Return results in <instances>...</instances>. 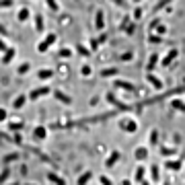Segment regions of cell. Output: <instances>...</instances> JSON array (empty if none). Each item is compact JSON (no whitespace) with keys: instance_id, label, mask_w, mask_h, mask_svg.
Listing matches in <instances>:
<instances>
[{"instance_id":"cell-1","label":"cell","mask_w":185,"mask_h":185,"mask_svg":"<svg viewBox=\"0 0 185 185\" xmlns=\"http://www.w3.org/2000/svg\"><path fill=\"white\" fill-rule=\"evenodd\" d=\"M52 87H48V84H43V87H37V89H33L31 93H29V99L31 101H37V99H41V97H45V95H52Z\"/></svg>"},{"instance_id":"cell-2","label":"cell","mask_w":185,"mask_h":185,"mask_svg":"<svg viewBox=\"0 0 185 185\" xmlns=\"http://www.w3.org/2000/svg\"><path fill=\"white\" fill-rule=\"evenodd\" d=\"M56 39H58V35L56 33H49V35H45V39H41L39 41V45H37V52L39 54H43V52H48L52 45L56 43Z\"/></svg>"},{"instance_id":"cell-3","label":"cell","mask_w":185,"mask_h":185,"mask_svg":"<svg viewBox=\"0 0 185 185\" xmlns=\"http://www.w3.org/2000/svg\"><path fill=\"white\" fill-rule=\"evenodd\" d=\"M52 95H54L60 103H64V105H72V97L66 95L64 91H52Z\"/></svg>"},{"instance_id":"cell-4","label":"cell","mask_w":185,"mask_h":185,"mask_svg":"<svg viewBox=\"0 0 185 185\" xmlns=\"http://www.w3.org/2000/svg\"><path fill=\"white\" fill-rule=\"evenodd\" d=\"M45 136H48V130H45L43 125H37V128L33 130V138L37 140V142H39V140H45Z\"/></svg>"},{"instance_id":"cell-5","label":"cell","mask_w":185,"mask_h":185,"mask_svg":"<svg viewBox=\"0 0 185 185\" xmlns=\"http://www.w3.org/2000/svg\"><path fill=\"white\" fill-rule=\"evenodd\" d=\"M54 74H56V72L52 68H41L39 72H37V78H39V80H49Z\"/></svg>"},{"instance_id":"cell-6","label":"cell","mask_w":185,"mask_h":185,"mask_svg":"<svg viewBox=\"0 0 185 185\" xmlns=\"http://www.w3.org/2000/svg\"><path fill=\"white\" fill-rule=\"evenodd\" d=\"M14 56H17V49L8 48L6 52H4V56H2V64H10V62L14 60Z\"/></svg>"},{"instance_id":"cell-7","label":"cell","mask_w":185,"mask_h":185,"mask_svg":"<svg viewBox=\"0 0 185 185\" xmlns=\"http://www.w3.org/2000/svg\"><path fill=\"white\" fill-rule=\"evenodd\" d=\"M48 179L52 181L54 185H66V181H64V177H60L58 173H54V171H49L48 173Z\"/></svg>"},{"instance_id":"cell-8","label":"cell","mask_w":185,"mask_h":185,"mask_svg":"<svg viewBox=\"0 0 185 185\" xmlns=\"http://www.w3.org/2000/svg\"><path fill=\"white\" fill-rule=\"evenodd\" d=\"M105 99H107V101H109V103H113V105H115L117 109H125V111L130 109L128 105H123V103H119V101H117V99H115V95H113V93H107V97H105Z\"/></svg>"},{"instance_id":"cell-9","label":"cell","mask_w":185,"mask_h":185,"mask_svg":"<svg viewBox=\"0 0 185 185\" xmlns=\"http://www.w3.org/2000/svg\"><path fill=\"white\" fill-rule=\"evenodd\" d=\"M27 99H29L27 95H19L13 101V109H23V107H25V103H27Z\"/></svg>"},{"instance_id":"cell-10","label":"cell","mask_w":185,"mask_h":185,"mask_svg":"<svg viewBox=\"0 0 185 185\" xmlns=\"http://www.w3.org/2000/svg\"><path fill=\"white\" fill-rule=\"evenodd\" d=\"M91 177H93V171H84L80 175V177H78V181H76V185H87L91 181Z\"/></svg>"},{"instance_id":"cell-11","label":"cell","mask_w":185,"mask_h":185,"mask_svg":"<svg viewBox=\"0 0 185 185\" xmlns=\"http://www.w3.org/2000/svg\"><path fill=\"white\" fill-rule=\"evenodd\" d=\"M43 29H45L43 17H41V14H35V31H37V33H43Z\"/></svg>"},{"instance_id":"cell-12","label":"cell","mask_w":185,"mask_h":185,"mask_svg":"<svg viewBox=\"0 0 185 185\" xmlns=\"http://www.w3.org/2000/svg\"><path fill=\"white\" fill-rule=\"evenodd\" d=\"M95 27L97 29H103V27H105V17H103V10H97V14H95Z\"/></svg>"},{"instance_id":"cell-13","label":"cell","mask_w":185,"mask_h":185,"mask_svg":"<svg viewBox=\"0 0 185 185\" xmlns=\"http://www.w3.org/2000/svg\"><path fill=\"white\" fill-rule=\"evenodd\" d=\"M113 84H115L117 89H123V91H134V84L128 82V80H115Z\"/></svg>"},{"instance_id":"cell-14","label":"cell","mask_w":185,"mask_h":185,"mask_svg":"<svg viewBox=\"0 0 185 185\" xmlns=\"http://www.w3.org/2000/svg\"><path fill=\"white\" fill-rule=\"evenodd\" d=\"M119 125H121L123 130H128V132H136V121H132V119H123Z\"/></svg>"},{"instance_id":"cell-15","label":"cell","mask_w":185,"mask_h":185,"mask_svg":"<svg viewBox=\"0 0 185 185\" xmlns=\"http://www.w3.org/2000/svg\"><path fill=\"white\" fill-rule=\"evenodd\" d=\"M117 160H119V152H117V150H113V152H111V156L107 158V160H105V167H113V164H115Z\"/></svg>"},{"instance_id":"cell-16","label":"cell","mask_w":185,"mask_h":185,"mask_svg":"<svg viewBox=\"0 0 185 185\" xmlns=\"http://www.w3.org/2000/svg\"><path fill=\"white\" fill-rule=\"evenodd\" d=\"M31 17V13H29V8H21L19 10V21L21 23H27V19Z\"/></svg>"},{"instance_id":"cell-17","label":"cell","mask_w":185,"mask_h":185,"mask_svg":"<svg viewBox=\"0 0 185 185\" xmlns=\"http://www.w3.org/2000/svg\"><path fill=\"white\" fill-rule=\"evenodd\" d=\"M29 70H31V64H29V62H25V64H21V66H19V70H17V72H19L21 76H25V74H29Z\"/></svg>"},{"instance_id":"cell-18","label":"cell","mask_w":185,"mask_h":185,"mask_svg":"<svg viewBox=\"0 0 185 185\" xmlns=\"http://www.w3.org/2000/svg\"><path fill=\"white\" fill-rule=\"evenodd\" d=\"M115 74H117V68H105V70H101L103 78H109V76H115Z\"/></svg>"},{"instance_id":"cell-19","label":"cell","mask_w":185,"mask_h":185,"mask_svg":"<svg viewBox=\"0 0 185 185\" xmlns=\"http://www.w3.org/2000/svg\"><path fill=\"white\" fill-rule=\"evenodd\" d=\"M45 2H48V8H49V10H54V13H58V10H60L58 0H45Z\"/></svg>"},{"instance_id":"cell-20","label":"cell","mask_w":185,"mask_h":185,"mask_svg":"<svg viewBox=\"0 0 185 185\" xmlns=\"http://www.w3.org/2000/svg\"><path fill=\"white\" fill-rule=\"evenodd\" d=\"M76 52H78L80 56H84V58H89V56H91V49L84 48V45H76Z\"/></svg>"},{"instance_id":"cell-21","label":"cell","mask_w":185,"mask_h":185,"mask_svg":"<svg viewBox=\"0 0 185 185\" xmlns=\"http://www.w3.org/2000/svg\"><path fill=\"white\" fill-rule=\"evenodd\" d=\"M146 156H148V150H146V148H138L136 150V158L138 160H144Z\"/></svg>"},{"instance_id":"cell-22","label":"cell","mask_w":185,"mask_h":185,"mask_svg":"<svg viewBox=\"0 0 185 185\" xmlns=\"http://www.w3.org/2000/svg\"><path fill=\"white\" fill-rule=\"evenodd\" d=\"M13 160H19V152H10V154H6L4 156V163H13Z\"/></svg>"},{"instance_id":"cell-23","label":"cell","mask_w":185,"mask_h":185,"mask_svg":"<svg viewBox=\"0 0 185 185\" xmlns=\"http://www.w3.org/2000/svg\"><path fill=\"white\" fill-rule=\"evenodd\" d=\"M8 175H10V169H8V167H4V171L0 173V185H2V183L8 179Z\"/></svg>"},{"instance_id":"cell-24","label":"cell","mask_w":185,"mask_h":185,"mask_svg":"<svg viewBox=\"0 0 185 185\" xmlns=\"http://www.w3.org/2000/svg\"><path fill=\"white\" fill-rule=\"evenodd\" d=\"M167 167H169V169H173V171H177V169H181V163H179V160H169V163H167Z\"/></svg>"},{"instance_id":"cell-25","label":"cell","mask_w":185,"mask_h":185,"mask_svg":"<svg viewBox=\"0 0 185 185\" xmlns=\"http://www.w3.org/2000/svg\"><path fill=\"white\" fill-rule=\"evenodd\" d=\"M70 56H72V49H68V48L60 49V58H64V60H68Z\"/></svg>"},{"instance_id":"cell-26","label":"cell","mask_w":185,"mask_h":185,"mask_svg":"<svg viewBox=\"0 0 185 185\" xmlns=\"http://www.w3.org/2000/svg\"><path fill=\"white\" fill-rule=\"evenodd\" d=\"M91 72H93V68H91L89 64H84V66L80 68V74H82V76H91Z\"/></svg>"},{"instance_id":"cell-27","label":"cell","mask_w":185,"mask_h":185,"mask_svg":"<svg viewBox=\"0 0 185 185\" xmlns=\"http://www.w3.org/2000/svg\"><path fill=\"white\" fill-rule=\"evenodd\" d=\"M14 0H0V8H13Z\"/></svg>"},{"instance_id":"cell-28","label":"cell","mask_w":185,"mask_h":185,"mask_svg":"<svg viewBox=\"0 0 185 185\" xmlns=\"http://www.w3.org/2000/svg\"><path fill=\"white\" fill-rule=\"evenodd\" d=\"M144 173H146V171H144V167H138V169H136V181H142Z\"/></svg>"},{"instance_id":"cell-29","label":"cell","mask_w":185,"mask_h":185,"mask_svg":"<svg viewBox=\"0 0 185 185\" xmlns=\"http://www.w3.org/2000/svg\"><path fill=\"white\" fill-rule=\"evenodd\" d=\"M8 125H10V130H14V132L23 130V123H21V121H13V123H8Z\"/></svg>"},{"instance_id":"cell-30","label":"cell","mask_w":185,"mask_h":185,"mask_svg":"<svg viewBox=\"0 0 185 185\" xmlns=\"http://www.w3.org/2000/svg\"><path fill=\"white\" fill-rule=\"evenodd\" d=\"M8 119V111L4 107H0V121H6Z\"/></svg>"},{"instance_id":"cell-31","label":"cell","mask_w":185,"mask_h":185,"mask_svg":"<svg viewBox=\"0 0 185 185\" xmlns=\"http://www.w3.org/2000/svg\"><path fill=\"white\" fill-rule=\"evenodd\" d=\"M99 181H101V185H113V181H111L109 177H105V175H101V177H99Z\"/></svg>"},{"instance_id":"cell-32","label":"cell","mask_w":185,"mask_h":185,"mask_svg":"<svg viewBox=\"0 0 185 185\" xmlns=\"http://www.w3.org/2000/svg\"><path fill=\"white\" fill-rule=\"evenodd\" d=\"M150 173H152V179L156 181V179H158V167H156V164H154V167L150 169Z\"/></svg>"},{"instance_id":"cell-33","label":"cell","mask_w":185,"mask_h":185,"mask_svg":"<svg viewBox=\"0 0 185 185\" xmlns=\"http://www.w3.org/2000/svg\"><path fill=\"white\" fill-rule=\"evenodd\" d=\"M13 142H14V144H23V138H21V134H14V136H13Z\"/></svg>"},{"instance_id":"cell-34","label":"cell","mask_w":185,"mask_h":185,"mask_svg":"<svg viewBox=\"0 0 185 185\" xmlns=\"http://www.w3.org/2000/svg\"><path fill=\"white\" fill-rule=\"evenodd\" d=\"M6 49H8V45H6V43H4V39L0 37V52H6Z\"/></svg>"},{"instance_id":"cell-35","label":"cell","mask_w":185,"mask_h":185,"mask_svg":"<svg viewBox=\"0 0 185 185\" xmlns=\"http://www.w3.org/2000/svg\"><path fill=\"white\" fill-rule=\"evenodd\" d=\"M173 107H177V109H185V105L181 101H175V103H173Z\"/></svg>"},{"instance_id":"cell-36","label":"cell","mask_w":185,"mask_h":185,"mask_svg":"<svg viewBox=\"0 0 185 185\" xmlns=\"http://www.w3.org/2000/svg\"><path fill=\"white\" fill-rule=\"evenodd\" d=\"M150 142H152V144H156V132H152V136H150Z\"/></svg>"},{"instance_id":"cell-37","label":"cell","mask_w":185,"mask_h":185,"mask_svg":"<svg viewBox=\"0 0 185 185\" xmlns=\"http://www.w3.org/2000/svg\"><path fill=\"white\" fill-rule=\"evenodd\" d=\"M0 33H2V35H6V29L2 27V25H0Z\"/></svg>"},{"instance_id":"cell-38","label":"cell","mask_w":185,"mask_h":185,"mask_svg":"<svg viewBox=\"0 0 185 185\" xmlns=\"http://www.w3.org/2000/svg\"><path fill=\"white\" fill-rule=\"evenodd\" d=\"M121 185H130V181H123V183Z\"/></svg>"},{"instance_id":"cell-39","label":"cell","mask_w":185,"mask_h":185,"mask_svg":"<svg viewBox=\"0 0 185 185\" xmlns=\"http://www.w3.org/2000/svg\"><path fill=\"white\" fill-rule=\"evenodd\" d=\"M142 185H150V183H146V181H142Z\"/></svg>"},{"instance_id":"cell-40","label":"cell","mask_w":185,"mask_h":185,"mask_svg":"<svg viewBox=\"0 0 185 185\" xmlns=\"http://www.w3.org/2000/svg\"><path fill=\"white\" fill-rule=\"evenodd\" d=\"M27 185H33V183H27Z\"/></svg>"}]
</instances>
